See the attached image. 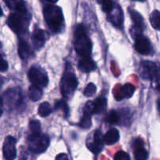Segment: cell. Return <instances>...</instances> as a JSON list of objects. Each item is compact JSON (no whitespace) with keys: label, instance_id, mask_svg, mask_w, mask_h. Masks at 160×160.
I'll list each match as a JSON object with an SVG mask.
<instances>
[{"label":"cell","instance_id":"obj_1","mask_svg":"<svg viewBox=\"0 0 160 160\" xmlns=\"http://www.w3.org/2000/svg\"><path fill=\"white\" fill-rule=\"evenodd\" d=\"M43 16L47 27L52 33H59L64 26L62 9L58 6L49 4L44 7Z\"/></svg>","mask_w":160,"mask_h":160},{"label":"cell","instance_id":"obj_2","mask_svg":"<svg viewBox=\"0 0 160 160\" xmlns=\"http://www.w3.org/2000/svg\"><path fill=\"white\" fill-rule=\"evenodd\" d=\"M74 48L77 54L82 58L89 57L92 52V42L86 34V28L83 24H78L75 30Z\"/></svg>","mask_w":160,"mask_h":160},{"label":"cell","instance_id":"obj_3","mask_svg":"<svg viewBox=\"0 0 160 160\" xmlns=\"http://www.w3.org/2000/svg\"><path fill=\"white\" fill-rule=\"evenodd\" d=\"M31 21V14L26 12H15L9 16L7 23L10 29L17 34H23L27 31Z\"/></svg>","mask_w":160,"mask_h":160},{"label":"cell","instance_id":"obj_4","mask_svg":"<svg viewBox=\"0 0 160 160\" xmlns=\"http://www.w3.org/2000/svg\"><path fill=\"white\" fill-rule=\"evenodd\" d=\"M3 104L9 111H18L23 109L24 97L19 88H9L4 93Z\"/></svg>","mask_w":160,"mask_h":160},{"label":"cell","instance_id":"obj_5","mask_svg":"<svg viewBox=\"0 0 160 160\" xmlns=\"http://www.w3.org/2000/svg\"><path fill=\"white\" fill-rule=\"evenodd\" d=\"M78 86V80L75 73L68 69L65 70L61 81V92L63 97L69 99L72 97Z\"/></svg>","mask_w":160,"mask_h":160},{"label":"cell","instance_id":"obj_6","mask_svg":"<svg viewBox=\"0 0 160 160\" xmlns=\"http://www.w3.org/2000/svg\"><path fill=\"white\" fill-rule=\"evenodd\" d=\"M141 78L160 84V64L151 61H143L140 67Z\"/></svg>","mask_w":160,"mask_h":160},{"label":"cell","instance_id":"obj_7","mask_svg":"<svg viewBox=\"0 0 160 160\" xmlns=\"http://www.w3.org/2000/svg\"><path fill=\"white\" fill-rule=\"evenodd\" d=\"M50 138L45 134H41L38 136H35V137L28 136V148L31 150V152L36 153V154L44 152L50 146Z\"/></svg>","mask_w":160,"mask_h":160},{"label":"cell","instance_id":"obj_8","mask_svg":"<svg viewBox=\"0 0 160 160\" xmlns=\"http://www.w3.org/2000/svg\"><path fill=\"white\" fill-rule=\"evenodd\" d=\"M28 78L32 85L39 88H45L48 85L49 79L46 73L42 69L31 67L28 73Z\"/></svg>","mask_w":160,"mask_h":160},{"label":"cell","instance_id":"obj_9","mask_svg":"<svg viewBox=\"0 0 160 160\" xmlns=\"http://www.w3.org/2000/svg\"><path fill=\"white\" fill-rule=\"evenodd\" d=\"M129 12H130V16L131 17L133 25H134L133 28L131 29V31H130V33H131L132 36L134 37L135 38L136 36L142 34L141 31L144 28V18L137 11L134 10V9H129Z\"/></svg>","mask_w":160,"mask_h":160},{"label":"cell","instance_id":"obj_10","mask_svg":"<svg viewBox=\"0 0 160 160\" xmlns=\"http://www.w3.org/2000/svg\"><path fill=\"white\" fill-rule=\"evenodd\" d=\"M16 139L12 136H7L4 141L3 148V153L5 159L13 160L17 156L16 149Z\"/></svg>","mask_w":160,"mask_h":160},{"label":"cell","instance_id":"obj_11","mask_svg":"<svg viewBox=\"0 0 160 160\" xmlns=\"http://www.w3.org/2000/svg\"><path fill=\"white\" fill-rule=\"evenodd\" d=\"M134 47L136 51L141 55L150 54L152 50L150 41L142 34L135 38Z\"/></svg>","mask_w":160,"mask_h":160},{"label":"cell","instance_id":"obj_12","mask_svg":"<svg viewBox=\"0 0 160 160\" xmlns=\"http://www.w3.org/2000/svg\"><path fill=\"white\" fill-rule=\"evenodd\" d=\"M104 139L101 132L100 131H96L93 134V140L87 144V148L93 154H98L102 151L104 147Z\"/></svg>","mask_w":160,"mask_h":160},{"label":"cell","instance_id":"obj_13","mask_svg":"<svg viewBox=\"0 0 160 160\" xmlns=\"http://www.w3.org/2000/svg\"><path fill=\"white\" fill-rule=\"evenodd\" d=\"M134 160H147L148 153L144 147V142L141 138H136L133 144Z\"/></svg>","mask_w":160,"mask_h":160},{"label":"cell","instance_id":"obj_14","mask_svg":"<svg viewBox=\"0 0 160 160\" xmlns=\"http://www.w3.org/2000/svg\"><path fill=\"white\" fill-rule=\"evenodd\" d=\"M134 92V85L132 84H130V83H127V84H124V85H122L120 88L118 93L115 94V98L118 101H120V100L123 99V98H130L133 95Z\"/></svg>","mask_w":160,"mask_h":160},{"label":"cell","instance_id":"obj_15","mask_svg":"<svg viewBox=\"0 0 160 160\" xmlns=\"http://www.w3.org/2000/svg\"><path fill=\"white\" fill-rule=\"evenodd\" d=\"M45 39H46V35H45V32L43 30H35L32 34L31 40H32V43L36 49H40L41 48L44 46Z\"/></svg>","mask_w":160,"mask_h":160},{"label":"cell","instance_id":"obj_16","mask_svg":"<svg viewBox=\"0 0 160 160\" xmlns=\"http://www.w3.org/2000/svg\"><path fill=\"white\" fill-rule=\"evenodd\" d=\"M115 14L113 13L112 12L108 13V15H109L108 16V20L111 23L114 24V26L121 28L122 27V23H123V15H122V12L119 6H115Z\"/></svg>","mask_w":160,"mask_h":160},{"label":"cell","instance_id":"obj_17","mask_svg":"<svg viewBox=\"0 0 160 160\" xmlns=\"http://www.w3.org/2000/svg\"><path fill=\"white\" fill-rule=\"evenodd\" d=\"M93 114L92 109L88 106H85L83 109V115L79 122V127L83 129H89L92 125L91 116Z\"/></svg>","mask_w":160,"mask_h":160},{"label":"cell","instance_id":"obj_18","mask_svg":"<svg viewBox=\"0 0 160 160\" xmlns=\"http://www.w3.org/2000/svg\"><path fill=\"white\" fill-rule=\"evenodd\" d=\"M78 69L81 71L84 72V73H89L91 71H93L96 69V64L90 57H85L82 58L79 61H78Z\"/></svg>","mask_w":160,"mask_h":160},{"label":"cell","instance_id":"obj_19","mask_svg":"<svg viewBox=\"0 0 160 160\" xmlns=\"http://www.w3.org/2000/svg\"><path fill=\"white\" fill-rule=\"evenodd\" d=\"M104 142L108 145H111L115 144L119 140V132L115 128L110 129L104 136L103 137Z\"/></svg>","mask_w":160,"mask_h":160},{"label":"cell","instance_id":"obj_20","mask_svg":"<svg viewBox=\"0 0 160 160\" xmlns=\"http://www.w3.org/2000/svg\"><path fill=\"white\" fill-rule=\"evenodd\" d=\"M18 54L22 59H26L31 55L29 45L24 39H20L18 44Z\"/></svg>","mask_w":160,"mask_h":160},{"label":"cell","instance_id":"obj_21","mask_svg":"<svg viewBox=\"0 0 160 160\" xmlns=\"http://www.w3.org/2000/svg\"><path fill=\"white\" fill-rule=\"evenodd\" d=\"M107 100L103 97H99L93 102L94 114H101L106 109Z\"/></svg>","mask_w":160,"mask_h":160},{"label":"cell","instance_id":"obj_22","mask_svg":"<svg viewBox=\"0 0 160 160\" xmlns=\"http://www.w3.org/2000/svg\"><path fill=\"white\" fill-rule=\"evenodd\" d=\"M28 94H29V98L32 102H37L41 99L42 97V91L40 88L37 86L31 85L28 89Z\"/></svg>","mask_w":160,"mask_h":160},{"label":"cell","instance_id":"obj_23","mask_svg":"<svg viewBox=\"0 0 160 160\" xmlns=\"http://www.w3.org/2000/svg\"><path fill=\"white\" fill-rule=\"evenodd\" d=\"M6 4L15 12H26L25 2L23 1H6Z\"/></svg>","mask_w":160,"mask_h":160},{"label":"cell","instance_id":"obj_24","mask_svg":"<svg viewBox=\"0 0 160 160\" xmlns=\"http://www.w3.org/2000/svg\"><path fill=\"white\" fill-rule=\"evenodd\" d=\"M29 129L31 131L29 136L31 137H35V136H38L42 134L41 133V123L38 120H32L30 121Z\"/></svg>","mask_w":160,"mask_h":160},{"label":"cell","instance_id":"obj_25","mask_svg":"<svg viewBox=\"0 0 160 160\" xmlns=\"http://www.w3.org/2000/svg\"><path fill=\"white\" fill-rule=\"evenodd\" d=\"M52 111H53V109H52L50 103L47 102H44L41 103L39 109H38L39 116L42 117H48L49 115L52 113Z\"/></svg>","mask_w":160,"mask_h":160},{"label":"cell","instance_id":"obj_26","mask_svg":"<svg viewBox=\"0 0 160 160\" xmlns=\"http://www.w3.org/2000/svg\"><path fill=\"white\" fill-rule=\"evenodd\" d=\"M55 110H61L64 113L65 118H67L69 116V108L67 104L64 100H58L56 102L54 105Z\"/></svg>","mask_w":160,"mask_h":160},{"label":"cell","instance_id":"obj_27","mask_svg":"<svg viewBox=\"0 0 160 160\" xmlns=\"http://www.w3.org/2000/svg\"><path fill=\"white\" fill-rule=\"evenodd\" d=\"M150 23L153 28L160 30V11L155 10L150 15Z\"/></svg>","mask_w":160,"mask_h":160},{"label":"cell","instance_id":"obj_28","mask_svg":"<svg viewBox=\"0 0 160 160\" xmlns=\"http://www.w3.org/2000/svg\"><path fill=\"white\" fill-rule=\"evenodd\" d=\"M106 120L109 123H117L120 120L119 112L115 110H111L107 116Z\"/></svg>","mask_w":160,"mask_h":160},{"label":"cell","instance_id":"obj_29","mask_svg":"<svg viewBox=\"0 0 160 160\" xmlns=\"http://www.w3.org/2000/svg\"><path fill=\"white\" fill-rule=\"evenodd\" d=\"M97 92V87L93 83H89L87 84L84 90V95L86 97H91Z\"/></svg>","mask_w":160,"mask_h":160},{"label":"cell","instance_id":"obj_30","mask_svg":"<svg viewBox=\"0 0 160 160\" xmlns=\"http://www.w3.org/2000/svg\"><path fill=\"white\" fill-rule=\"evenodd\" d=\"M100 3L102 4V8H103V10L104 11L107 13H109L110 12L113 10V9L115 8L114 4L112 1H108V0H105V1L100 2Z\"/></svg>","mask_w":160,"mask_h":160},{"label":"cell","instance_id":"obj_31","mask_svg":"<svg viewBox=\"0 0 160 160\" xmlns=\"http://www.w3.org/2000/svg\"><path fill=\"white\" fill-rule=\"evenodd\" d=\"M114 160H130V156L125 152L119 151L115 153L114 156Z\"/></svg>","mask_w":160,"mask_h":160},{"label":"cell","instance_id":"obj_32","mask_svg":"<svg viewBox=\"0 0 160 160\" xmlns=\"http://www.w3.org/2000/svg\"><path fill=\"white\" fill-rule=\"evenodd\" d=\"M8 67H9V66H8L7 62H6V61L2 57L1 55H0V71H6L8 69Z\"/></svg>","mask_w":160,"mask_h":160},{"label":"cell","instance_id":"obj_33","mask_svg":"<svg viewBox=\"0 0 160 160\" xmlns=\"http://www.w3.org/2000/svg\"><path fill=\"white\" fill-rule=\"evenodd\" d=\"M56 160H69V159L67 155L64 154V153H61V154H59L57 156H56Z\"/></svg>","mask_w":160,"mask_h":160},{"label":"cell","instance_id":"obj_34","mask_svg":"<svg viewBox=\"0 0 160 160\" xmlns=\"http://www.w3.org/2000/svg\"><path fill=\"white\" fill-rule=\"evenodd\" d=\"M3 112V98L0 96V117L2 116Z\"/></svg>","mask_w":160,"mask_h":160},{"label":"cell","instance_id":"obj_35","mask_svg":"<svg viewBox=\"0 0 160 160\" xmlns=\"http://www.w3.org/2000/svg\"><path fill=\"white\" fill-rule=\"evenodd\" d=\"M3 78H0V87L3 85Z\"/></svg>","mask_w":160,"mask_h":160},{"label":"cell","instance_id":"obj_36","mask_svg":"<svg viewBox=\"0 0 160 160\" xmlns=\"http://www.w3.org/2000/svg\"><path fill=\"white\" fill-rule=\"evenodd\" d=\"M3 15V9H2L1 6H0V17H2V16Z\"/></svg>","mask_w":160,"mask_h":160},{"label":"cell","instance_id":"obj_37","mask_svg":"<svg viewBox=\"0 0 160 160\" xmlns=\"http://www.w3.org/2000/svg\"><path fill=\"white\" fill-rule=\"evenodd\" d=\"M157 89H158V90L160 92V84H158V85L157 86Z\"/></svg>","mask_w":160,"mask_h":160},{"label":"cell","instance_id":"obj_38","mask_svg":"<svg viewBox=\"0 0 160 160\" xmlns=\"http://www.w3.org/2000/svg\"><path fill=\"white\" fill-rule=\"evenodd\" d=\"M158 109H159V112H160V100L158 101Z\"/></svg>","mask_w":160,"mask_h":160}]
</instances>
